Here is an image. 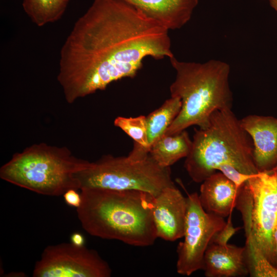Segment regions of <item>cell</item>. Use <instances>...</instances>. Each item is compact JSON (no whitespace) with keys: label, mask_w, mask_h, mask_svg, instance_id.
Listing matches in <instances>:
<instances>
[{"label":"cell","mask_w":277,"mask_h":277,"mask_svg":"<svg viewBox=\"0 0 277 277\" xmlns=\"http://www.w3.org/2000/svg\"><path fill=\"white\" fill-rule=\"evenodd\" d=\"M80 189L96 188L114 190H136L153 197L164 189L175 186L170 167L158 164L150 155L131 153L126 156L104 155L90 162L75 174Z\"/></svg>","instance_id":"obj_6"},{"label":"cell","mask_w":277,"mask_h":277,"mask_svg":"<svg viewBox=\"0 0 277 277\" xmlns=\"http://www.w3.org/2000/svg\"><path fill=\"white\" fill-rule=\"evenodd\" d=\"M202 270L207 277L244 276L249 274L245 247L210 243Z\"/></svg>","instance_id":"obj_12"},{"label":"cell","mask_w":277,"mask_h":277,"mask_svg":"<svg viewBox=\"0 0 277 277\" xmlns=\"http://www.w3.org/2000/svg\"><path fill=\"white\" fill-rule=\"evenodd\" d=\"M235 207L242 214L245 244L256 245L274 265L273 233L277 224V171H261L249 179L239 189Z\"/></svg>","instance_id":"obj_7"},{"label":"cell","mask_w":277,"mask_h":277,"mask_svg":"<svg viewBox=\"0 0 277 277\" xmlns=\"http://www.w3.org/2000/svg\"><path fill=\"white\" fill-rule=\"evenodd\" d=\"M239 189L222 173L215 172L202 183L199 198L207 212L224 218L236 207Z\"/></svg>","instance_id":"obj_13"},{"label":"cell","mask_w":277,"mask_h":277,"mask_svg":"<svg viewBox=\"0 0 277 277\" xmlns=\"http://www.w3.org/2000/svg\"><path fill=\"white\" fill-rule=\"evenodd\" d=\"M231 213L223 228L215 234L210 243L225 245L228 244L230 238L241 229V227H234L231 221Z\"/></svg>","instance_id":"obj_20"},{"label":"cell","mask_w":277,"mask_h":277,"mask_svg":"<svg viewBox=\"0 0 277 277\" xmlns=\"http://www.w3.org/2000/svg\"><path fill=\"white\" fill-rule=\"evenodd\" d=\"M184 240L177 245L176 271L189 276L202 269L205 251L213 236L225 226L224 218L207 212L196 192L188 193Z\"/></svg>","instance_id":"obj_8"},{"label":"cell","mask_w":277,"mask_h":277,"mask_svg":"<svg viewBox=\"0 0 277 277\" xmlns=\"http://www.w3.org/2000/svg\"><path fill=\"white\" fill-rule=\"evenodd\" d=\"M89 163L67 147L40 143L14 153L1 167L0 177L39 194L60 196L70 189H80L75 174Z\"/></svg>","instance_id":"obj_5"},{"label":"cell","mask_w":277,"mask_h":277,"mask_svg":"<svg viewBox=\"0 0 277 277\" xmlns=\"http://www.w3.org/2000/svg\"><path fill=\"white\" fill-rule=\"evenodd\" d=\"M240 122L251 139L258 170H271L277 165V117L251 114Z\"/></svg>","instance_id":"obj_11"},{"label":"cell","mask_w":277,"mask_h":277,"mask_svg":"<svg viewBox=\"0 0 277 277\" xmlns=\"http://www.w3.org/2000/svg\"><path fill=\"white\" fill-rule=\"evenodd\" d=\"M270 6L277 13V0H268Z\"/></svg>","instance_id":"obj_24"},{"label":"cell","mask_w":277,"mask_h":277,"mask_svg":"<svg viewBox=\"0 0 277 277\" xmlns=\"http://www.w3.org/2000/svg\"><path fill=\"white\" fill-rule=\"evenodd\" d=\"M271 170L272 171H277V165L275 166V167L273 168Z\"/></svg>","instance_id":"obj_25"},{"label":"cell","mask_w":277,"mask_h":277,"mask_svg":"<svg viewBox=\"0 0 277 277\" xmlns=\"http://www.w3.org/2000/svg\"><path fill=\"white\" fill-rule=\"evenodd\" d=\"M181 107V100L177 97L171 96L159 108L146 116L149 148L166 133L180 113Z\"/></svg>","instance_id":"obj_16"},{"label":"cell","mask_w":277,"mask_h":277,"mask_svg":"<svg viewBox=\"0 0 277 277\" xmlns=\"http://www.w3.org/2000/svg\"><path fill=\"white\" fill-rule=\"evenodd\" d=\"M169 60L176 71L170 95L181 100L182 107L165 134L179 132L191 126L205 128L215 111L231 109L228 64L217 60L203 63L183 62L174 56Z\"/></svg>","instance_id":"obj_3"},{"label":"cell","mask_w":277,"mask_h":277,"mask_svg":"<svg viewBox=\"0 0 277 277\" xmlns=\"http://www.w3.org/2000/svg\"><path fill=\"white\" fill-rule=\"evenodd\" d=\"M187 197L175 186L154 197L152 216L157 238L173 242L183 237Z\"/></svg>","instance_id":"obj_10"},{"label":"cell","mask_w":277,"mask_h":277,"mask_svg":"<svg viewBox=\"0 0 277 277\" xmlns=\"http://www.w3.org/2000/svg\"><path fill=\"white\" fill-rule=\"evenodd\" d=\"M217 171L222 173L227 178L233 182L239 189L254 175L241 172L233 166L228 164L220 165L217 169Z\"/></svg>","instance_id":"obj_19"},{"label":"cell","mask_w":277,"mask_h":277,"mask_svg":"<svg viewBox=\"0 0 277 277\" xmlns=\"http://www.w3.org/2000/svg\"><path fill=\"white\" fill-rule=\"evenodd\" d=\"M192 141L184 167L194 182L202 183L222 164L246 174L259 172L251 139L231 109L213 112L206 128L195 129Z\"/></svg>","instance_id":"obj_4"},{"label":"cell","mask_w":277,"mask_h":277,"mask_svg":"<svg viewBox=\"0 0 277 277\" xmlns=\"http://www.w3.org/2000/svg\"><path fill=\"white\" fill-rule=\"evenodd\" d=\"M108 263L93 249L72 243L47 246L36 262L33 277H110Z\"/></svg>","instance_id":"obj_9"},{"label":"cell","mask_w":277,"mask_h":277,"mask_svg":"<svg viewBox=\"0 0 277 277\" xmlns=\"http://www.w3.org/2000/svg\"><path fill=\"white\" fill-rule=\"evenodd\" d=\"M273 240L274 244V265L277 268V224L273 233Z\"/></svg>","instance_id":"obj_23"},{"label":"cell","mask_w":277,"mask_h":277,"mask_svg":"<svg viewBox=\"0 0 277 277\" xmlns=\"http://www.w3.org/2000/svg\"><path fill=\"white\" fill-rule=\"evenodd\" d=\"M169 31L122 1L94 0L61 50L57 81L66 102L133 77L147 57H173Z\"/></svg>","instance_id":"obj_1"},{"label":"cell","mask_w":277,"mask_h":277,"mask_svg":"<svg viewBox=\"0 0 277 277\" xmlns=\"http://www.w3.org/2000/svg\"><path fill=\"white\" fill-rule=\"evenodd\" d=\"M80 190L82 203L76 208L77 217L90 235L136 247L154 244L157 236L152 216L153 196L136 190Z\"/></svg>","instance_id":"obj_2"},{"label":"cell","mask_w":277,"mask_h":277,"mask_svg":"<svg viewBox=\"0 0 277 277\" xmlns=\"http://www.w3.org/2000/svg\"><path fill=\"white\" fill-rule=\"evenodd\" d=\"M113 124L132 138L134 143L149 151V144L145 116L140 115L134 117L117 116L114 120Z\"/></svg>","instance_id":"obj_18"},{"label":"cell","mask_w":277,"mask_h":277,"mask_svg":"<svg viewBox=\"0 0 277 277\" xmlns=\"http://www.w3.org/2000/svg\"><path fill=\"white\" fill-rule=\"evenodd\" d=\"M192 145V141L185 130L171 134H165L150 146L149 154L160 166L170 167L187 156Z\"/></svg>","instance_id":"obj_15"},{"label":"cell","mask_w":277,"mask_h":277,"mask_svg":"<svg viewBox=\"0 0 277 277\" xmlns=\"http://www.w3.org/2000/svg\"><path fill=\"white\" fill-rule=\"evenodd\" d=\"M140 10L169 30L180 29L191 18L199 0H120Z\"/></svg>","instance_id":"obj_14"},{"label":"cell","mask_w":277,"mask_h":277,"mask_svg":"<svg viewBox=\"0 0 277 277\" xmlns=\"http://www.w3.org/2000/svg\"><path fill=\"white\" fill-rule=\"evenodd\" d=\"M70 0H23L24 11L38 27L54 23L63 15Z\"/></svg>","instance_id":"obj_17"},{"label":"cell","mask_w":277,"mask_h":277,"mask_svg":"<svg viewBox=\"0 0 277 277\" xmlns=\"http://www.w3.org/2000/svg\"><path fill=\"white\" fill-rule=\"evenodd\" d=\"M77 190L70 189L67 190L63 194L64 199L66 203L70 206L78 208L82 203V196Z\"/></svg>","instance_id":"obj_21"},{"label":"cell","mask_w":277,"mask_h":277,"mask_svg":"<svg viewBox=\"0 0 277 277\" xmlns=\"http://www.w3.org/2000/svg\"><path fill=\"white\" fill-rule=\"evenodd\" d=\"M70 242L75 246L81 247L85 246V239L81 233L75 232L71 234Z\"/></svg>","instance_id":"obj_22"}]
</instances>
